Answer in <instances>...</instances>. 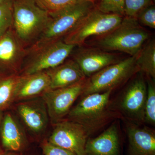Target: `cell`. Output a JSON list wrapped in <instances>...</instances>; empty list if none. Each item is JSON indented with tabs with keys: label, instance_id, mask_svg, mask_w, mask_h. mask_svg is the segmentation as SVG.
<instances>
[{
	"label": "cell",
	"instance_id": "obj_1",
	"mask_svg": "<svg viewBox=\"0 0 155 155\" xmlns=\"http://www.w3.org/2000/svg\"><path fill=\"white\" fill-rule=\"evenodd\" d=\"M113 91L109 90L82 97L81 101L72 108L65 119L82 125L89 136L102 130L115 120L122 119L119 113L110 107Z\"/></svg>",
	"mask_w": 155,
	"mask_h": 155
},
{
	"label": "cell",
	"instance_id": "obj_2",
	"mask_svg": "<svg viewBox=\"0 0 155 155\" xmlns=\"http://www.w3.org/2000/svg\"><path fill=\"white\" fill-rule=\"evenodd\" d=\"M96 8L94 1L77 0L60 11L49 13L48 22L29 49L36 48L61 40Z\"/></svg>",
	"mask_w": 155,
	"mask_h": 155
},
{
	"label": "cell",
	"instance_id": "obj_3",
	"mask_svg": "<svg viewBox=\"0 0 155 155\" xmlns=\"http://www.w3.org/2000/svg\"><path fill=\"white\" fill-rule=\"evenodd\" d=\"M149 36L136 18L125 16L116 28L99 37L96 45L104 50L119 51L134 56L140 52Z\"/></svg>",
	"mask_w": 155,
	"mask_h": 155
},
{
	"label": "cell",
	"instance_id": "obj_4",
	"mask_svg": "<svg viewBox=\"0 0 155 155\" xmlns=\"http://www.w3.org/2000/svg\"><path fill=\"white\" fill-rule=\"evenodd\" d=\"M12 28L23 45L34 42L50 19L47 11L35 0H12Z\"/></svg>",
	"mask_w": 155,
	"mask_h": 155
},
{
	"label": "cell",
	"instance_id": "obj_5",
	"mask_svg": "<svg viewBox=\"0 0 155 155\" xmlns=\"http://www.w3.org/2000/svg\"><path fill=\"white\" fill-rule=\"evenodd\" d=\"M137 73L118 96L110 100V107L121 115V120L142 125L144 124L147 84L142 73Z\"/></svg>",
	"mask_w": 155,
	"mask_h": 155
},
{
	"label": "cell",
	"instance_id": "obj_6",
	"mask_svg": "<svg viewBox=\"0 0 155 155\" xmlns=\"http://www.w3.org/2000/svg\"><path fill=\"white\" fill-rule=\"evenodd\" d=\"M107 66L86 79L82 97L113 91L140 72L137 64L139 54Z\"/></svg>",
	"mask_w": 155,
	"mask_h": 155
},
{
	"label": "cell",
	"instance_id": "obj_7",
	"mask_svg": "<svg viewBox=\"0 0 155 155\" xmlns=\"http://www.w3.org/2000/svg\"><path fill=\"white\" fill-rule=\"evenodd\" d=\"M59 40L40 47L26 50L28 56L20 75L44 72L64 63L76 47Z\"/></svg>",
	"mask_w": 155,
	"mask_h": 155
},
{
	"label": "cell",
	"instance_id": "obj_8",
	"mask_svg": "<svg viewBox=\"0 0 155 155\" xmlns=\"http://www.w3.org/2000/svg\"><path fill=\"white\" fill-rule=\"evenodd\" d=\"M123 17L103 13L96 8L65 35L63 41L76 46L82 45L90 37L102 36L110 32L120 24Z\"/></svg>",
	"mask_w": 155,
	"mask_h": 155
},
{
	"label": "cell",
	"instance_id": "obj_9",
	"mask_svg": "<svg viewBox=\"0 0 155 155\" xmlns=\"http://www.w3.org/2000/svg\"><path fill=\"white\" fill-rule=\"evenodd\" d=\"M86 80L67 87L50 89L42 95L48 115L54 124L65 119L75 101L83 93Z\"/></svg>",
	"mask_w": 155,
	"mask_h": 155
},
{
	"label": "cell",
	"instance_id": "obj_10",
	"mask_svg": "<svg viewBox=\"0 0 155 155\" xmlns=\"http://www.w3.org/2000/svg\"><path fill=\"white\" fill-rule=\"evenodd\" d=\"M48 142L70 151L76 155H84L89 136L86 130L79 123L64 119L55 123Z\"/></svg>",
	"mask_w": 155,
	"mask_h": 155
},
{
	"label": "cell",
	"instance_id": "obj_11",
	"mask_svg": "<svg viewBox=\"0 0 155 155\" xmlns=\"http://www.w3.org/2000/svg\"><path fill=\"white\" fill-rule=\"evenodd\" d=\"M26 55V50L11 27L0 38V72L19 73Z\"/></svg>",
	"mask_w": 155,
	"mask_h": 155
},
{
	"label": "cell",
	"instance_id": "obj_12",
	"mask_svg": "<svg viewBox=\"0 0 155 155\" xmlns=\"http://www.w3.org/2000/svg\"><path fill=\"white\" fill-rule=\"evenodd\" d=\"M122 120L128 140V155H155L154 129Z\"/></svg>",
	"mask_w": 155,
	"mask_h": 155
},
{
	"label": "cell",
	"instance_id": "obj_13",
	"mask_svg": "<svg viewBox=\"0 0 155 155\" xmlns=\"http://www.w3.org/2000/svg\"><path fill=\"white\" fill-rule=\"evenodd\" d=\"M119 121L115 120L96 137L88 138L84 155H121Z\"/></svg>",
	"mask_w": 155,
	"mask_h": 155
},
{
	"label": "cell",
	"instance_id": "obj_14",
	"mask_svg": "<svg viewBox=\"0 0 155 155\" xmlns=\"http://www.w3.org/2000/svg\"><path fill=\"white\" fill-rule=\"evenodd\" d=\"M86 77H90L110 65L120 61L116 55L95 48L79 50L73 59Z\"/></svg>",
	"mask_w": 155,
	"mask_h": 155
},
{
	"label": "cell",
	"instance_id": "obj_15",
	"mask_svg": "<svg viewBox=\"0 0 155 155\" xmlns=\"http://www.w3.org/2000/svg\"><path fill=\"white\" fill-rule=\"evenodd\" d=\"M44 102L25 101L17 106V111L26 126L32 132L41 133L46 128L48 114Z\"/></svg>",
	"mask_w": 155,
	"mask_h": 155
},
{
	"label": "cell",
	"instance_id": "obj_16",
	"mask_svg": "<svg viewBox=\"0 0 155 155\" xmlns=\"http://www.w3.org/2000/svg\"><path fill=\"white\" fill-rule=\"evenodd\" d=\"M50 79L46 72L21 75L15 95V101H23L42 96L50 89Z\"/></svg>",
	"mask_w": 155,
	"mask_h": 155
},
{
	"label": "cell",
	"instance_id": "obj_17",
	"mask_svg": "<svg viewBox=\"0 0 155 155\" xmlns=\"http://www.w3.org/2000/svg\"><path fill=\"white\" fill-rule=\"evenodd\" d=\"M50 79V89L67 87L86 80L80 67L73 60L45 71Z\"/></svg>",
	"mask_w": 155,
	"mask_h": 155
},
{
	"label": "cell",
	"instance_id": "obj_18",
	"mask_svg": "<svg viewBox=\"0 0 155 155\" xmlns=\"http://www.w3.org/2000/svg\"><path fill=\"white\" fill-rule=\"evenodd\" d=\"M2 146L7 151H18L24 145V137L14 117L10 114L3 116L0 129Z\"/></svg>",
	"mask_w": 155,
	"mask_h": 155
},
{
	"label": "cell",
	"instance_id": "obj_19",
	"mask_svg": "<svg viewBox=\"0 0 155 155\" xmlns=\"http://www.w3.org/2000/svg\"><path fill=\"white\" fill-rule=\"evenodd\" d=\"M20 77L19 73L0 74V111L3 112L15 102V92Z\"/></svg>",
	"mask_w": 155,
	"mask_h": 155
},
{
	"label": "cell",
	"instance_id": "obj_20",
	"mask_svg": "<svg viewBox=\"0 0 155 155\" xmlns=\"http://www.w3.org/2000/svg\"><path fill=\"white\" fill-rule=\"evenodd\" d=\"M137 64L140 72L145 73L147 77L155 80V41H150L142 48L137 59Z\"/></svg>",
	"mask_w": 155,
	"mask_h": 155
},
{
	"label": "cell",
	"instance_id": "obj_21",
	"mask_svg": "<svg viewBox=\"0 0 155 155\" xmlns=\"http://www.w3.org/2000/svg\"><path fill=\"white\" fill-rule=\"evenodd\" d=\"M147 93L144 110V123L154 126L155 124V86L153 80L147 79Z\"/></svg>",
	"mask_w": 155,
	"mask_h": 155
},
{
	"label": "cell",
	"instance_id": "obj_22",
	"mask_svg": "<svg viewBox=\"0 0 155 155\" xmlns=\"http://www.w3.org/2000/svg\"><path fill=\"white\" fill-rule=\"evenodd\" d=\"M13 3L7 0L0 4V38L12 27Z\"/></svg>",
	"mask_w": 155,
	"mask_h": 155
},
{
	"label": "cell",
	"instance_id": "obj_23",
	"mask_svg": "<svg viewBox=\"0 0 155 155\" xmlns=\"http://www.w3.org/2000/svg\"><path fill=\"white\" fill-rule=\"evenodd\" d=\"M125 0H100L97 8L103 13L125 16Z\"/></svg>",
	"mask_w": 155,
	"mask_h": 155
},
{
	"label": "cell",
	"instance_id": "obj_24",
	"mask_svg": "<svg viewBox=\"0 0 155 155\" xmlns=\"http://www.w3.org/2000/svg\"><path fill=\"white\" fill-rule=\"evenodd\" d=\"M151 4V0H125V16L136 18L140 11Z\"/></svg>",
	"mask_w": 155,
	"mask_h": 155
},
{
	"label": "cell",
	"instance_id": "obj_25",
	"mask_svg": "<svg viewBox=\"0 0 155 155\" xmlns=\"http://www.w3.org/2000/svg\"><path fill=\"white\" fill-rule=\"evenodd\" d=\"M38 5L48 13L57 12L70 5L77 0H35Z\"/></svg>",
	"mask_w": 155,
	"mask_h": 155
},
{
	"label": "cell",
	"instance_id": "obj_26",
	"mask_svg": "<svg viewBox=\"0 0 155 155\" xmlns=\"http://www.w3.org/2000/svg\"><path fill=\"white\" fill-rule=\"evenodd\" d=\"M139 23L150 28H155V7L153 4L144 8L137 16Z\"/></svg>",
	"mask_w": 155,
	"mask_h": 155
},
{
	"label": "cell",
	"instance_id": "obj_27",
	"mask_svg": "<svg viewBox=\"0 0 155 155\" xmlns=\"http://www.w3.org/2000/svg\"><path fill=\"white\" fill-rule=\"evenodd\" d=\"M42 150L45 155H76L70 151L45 142L42 145Z\"/></svg>",
	"mask_w": 155,
	"mask_h": 155
},
{
	"label": "cell",
	"instance_id": "obj_28",
	"mask_svg": "<svg viewBox=\"0 0 155 155\" xmlns=\"http://www.w3.org/2000/svg\"><path fill=\"white\" fill-rule=\"evenodd\" d=\"M0 155H17L16 153L10 151H3L2 150H0Z\"/></svg>",
	"mask_w": 155,
	"mask_h": 155
},
{
	"label": "cell",
	"instance_id": "obj_29",
	"mask_svg": "<svg viewBox=\"0 0 155 155\" xmlns=\"http://www.w3.org/2000/svg\"><path fill=\"white\" fill-rule=\"evenodd\" d=\"M3 116H4V115H3V111H0V129H1V124H2V121ZM1 150V148H0V150Z\"/></svg>",
	"mask_w": 155,
	"mask_h": 155
},
{
	"label": "cell",
	"instance_id": "obj_30",
	"mask_svg": "<svg viewBox=\"0 0 155 155\" xmlns=\"http://www.w3.org/2000/svg\"><path fill=\"white\" fill-rule=\"evenodd\" d=\"M6 1H7V0H0V4L4 2H5Z\"/></svg>",
	"mask_w": 155,
	"mask_h": 155
},
{
	"label": "cell",
	"instance_id": "obj_31",
	"mask_svg": "<svg viewBox=\"0 0 155 155\" xmlns=\"http://www.w3.org/2000/svg\"><path fill=\"white\" fill-rule=\"evenodd\" d=\"M2 74V73H1V72H0V74Z\"/></svg>",
	"mask_w": 155,
	"mask_h": 155
},
{
	"label": "cell",
	"instance_id": "obj_32",
	"mask_svg": "<svg viewBox=\"0 0 155 155\" xmlns=\"http://www.w3.org/2000/svg\"><path fill=\"white\" fill-rule=\"evenodd\" d=\"M153 1H154V2H155V0H153Z\"/></svg>",
	"mask_w": 155,
	"mask_h": 155
},
{
	"label": "cell",
	"instance_id": "obj_33",
	"mask_svg": "<svg viewBox=\"0 0 155 155\" xmlns=\"http://www.w3.org/2000/svg\"><path fill=\"white\" fill-rule=\"evenodd\" d=\"M93 1H94V0H93Z\"/></svg>",
	"mask_w": 155,
	"mask_h": 155
}]
</instances>
